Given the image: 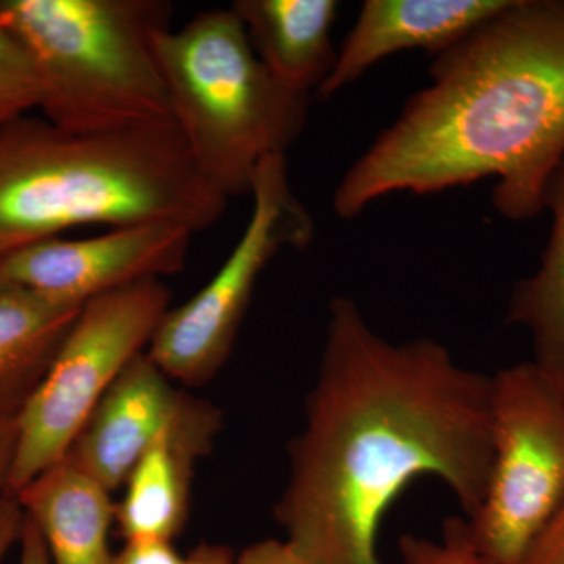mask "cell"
Listing matches in <instances>:
<instances>
[{
  "label": "cell",
  "mask_w": 564,
  "mask_h": 564,
  "mask_svg": "<svg viewBox=\"0 0 564 564\" xmlns=\"http://www.w3.org/2000/svg\"><path fill=\"white\" fill-rule=\"evenodd\" d=\"M491 459V375L433 339L389 343L334 299L274 510L288 540L315 564H381V522L411 481L440 478L469 518Z\"/></svg>",
  "instance_id": "1"
},
{
  "label": "cell",
  "mask_w": 564,
  "mask_h": 564,
  "mask_svg": "<svg viewBox=\"0 0 564 564\" xmlns=\"http://www.w3.org/2000/svg\"><path fill=\"white\" fill-rule=\"evenodd\" d=\"M429 74L344 174L334 212L352 220L392 193L432 195L491 176L496 210L533 220L564 161V0H511L433 55Z\"/></svg>",
  "instance_id": "2"
},
{
  "label": "cell",
  "mask_w": 564,
  "mask_h": 564,
  "mask_svg": "<svg viewBox=\"0 0 564 564\" xmlns=\"http://www.w3.org/2000/svg\"><path fill=\"white\" fill-rule=\"evenodd\" d=\"M228 203L176 124L74 132L24 115L0 126V261L80 226L172 223L198 234Z\"/></svg>",
  "instance_id": "3"
},
{
  "label": "cell",
  "mask_w": 564,
  "mask_h": 564,
  "mask_svg": "<svg viewBox=\"0 0 564 564\" xmlns=\"http://www.w3.org/2000/svg\"><path fill=\"white\" fill-rule=\"evenodd\" d=\"M163 0H0V25L40 74L43 118L74 132L174 124L155 57Z\"/></svg>",
  "instance_id": "4"
},
{
  "label": "cell",
  "mask_w": 564,
  "mask_h": 564,
  "mask_svg": "<svg viewBox=\"0 0 564 564\" xmlns=\"http://www.w3.org/2000/svg\"><path fill=\"white\" fill-rule=\"evenodd\" d=\"M154 47L196 169L228 199L251 195L262 162L288 154L302 135L310 95L263 66L231 7L163 29Z\"/></svg>",
  "instance_id": "5"
},
{
  "label": "cell",
  "mask_w": 564,
  "mask_h": 564,
  "mask_svg": "<svg viewBox=\"0 0 564 564\" xmlns=\"http://www.w3.org/2000/svg\"><path fill=\"white\" fill-rule=\"evenodd\" d=\"M170 300L162 280H148L82 306L46 377L18 414L10 496L65 458L111 384L150 347Z\"/></svg>",
  "instance_id": "6"
},
{
  "label": "cell",
  "mask_w": 564,
  "mask_h": 564,
  "mask_svg": "<svg viewBox=\"0 0 564 564\" xmlns=\"http://www.w3.org/2000/svg\"><path fill=\"white\" fill-rule=\"evenodd\" d=\"M492 459L480 507L466 521L496 564H522L564 500V404L536 362L491 375Z\"/></svg>",
  "instance_id": "7"
},
{
  "label": "cell",
  "mask_w": 564,
  "mask_h": 564,
  "mask_svg": "<svg viewBox=\"0 0 564 564\" xmlns=\"http://www.w3.org/2000/svg\"><path fill=\"white\" fill-rule=\"evenodd\" d=\"M252 212L239 242L214 278L180 307H170L148 356L173 381L202 386L228 361L259 278L282 250H303L314 220L296 198L288 154L265 159L251 188Z\"/></svg>",
  "instance_id": "8"
},
{
  "label": "cell",
  "mask_w": 564,
  "mask_h": 564,
  "mask_svg": "<svg viewBox=\"0 0 564 564\" xmlns=\"http://www.w3.org/2000/svg\"><path fill=\"white\" fill-rule=\"evenodd\" d=\"M195 234L172 223L115 228L88 239L29 245L0 261V281L52 302L84 306L137 282L181 272Z\"/></svg>",
  "instance_id": "9"
},
{
  "label": "cell",
  "mask_w": 564,
  "mask_h": 564,
  "mask_svg": "<svg viewBox=\"0 0 564 564\" xmlns=\"http://www.w3.org/2000/svg\"><path fill=\"white\" fill-rule=\"evenodd\" d=\"M172 381L141 352L102 397L66 458L107 491H117L176 414L184 392Z\"/></svg>",
  "instance_id": "10"
},
{
  "label": "cell",
  "mask_w": 564,
  "mask_h": 564,
  "mask_svg": "<svg viewBox=\"0 0 564 564\" xmlns=\"http://www.w3.org/2000/svg\"><path fill=\"white\" fill-rule=\"evenodd\" d=\"M511 0H366L317 95L329 99L397 52L430 55L454 46Z\"/></svg>",
  "instance_id": "11"
},
{
  "label": "cell",
  "mask_w": 564,
  "mask_h": 564,
  "mask_svg": "<svg viewBox=\"0 0 564 564\" xmlns=\"http://www.w3.org/2000/svg\"><path fill=\"white\" fill-rule=\"evenodd\" d=\"M220 413L184 393L180 408L133 467L117 522L126 541H173L188 514L193 469L210 451Z\"/></svg>",
  "instance_id": "12"
},
{
  "label": "cell",
  "mask_w": 564,
  "mask_h": 564,
  "mask_svg": "<svg viewBox=\"0 0 564 564\" xmlns=\"http://www.w3.org/2000/svg\"><path fill=\"white\" fill-rule=\"evenodd\" d=\"M110 496L65 456L13 497L39 527L52 564H113Z\"/></svg>",
  "instance_id": "13"
},
{
  "label": "cell",
  "mask_w": 564,
  "mask_h": 564,
  "mask_svg": "<svg viewBox=\"0 0 564 564\" xmlns=\"http://www.w3.org/2000/svg\"><path fill=\"white\" fill-rule=\"evenodd\" d=\"M259 61L285 87L317 91L336 65V0H237L231 6Z\"/></svg>",
  "instance_id": "14"
},
{
  "label": "cell",
  "mask_w": 564,
  "mask_h": 564,
  "mask_svg": "<svg viewBox=\"0 0 564 564\" xmlns=\"http://www.w3.org/2000/svg\"><path fill=\"white\" fill-rule=\"evenodd\" d=\"M80 310L0 281V419L20 414Z\"/></svg>",
  "instance_id": "15"
},
{
  "label": "cell",
  "mask_w": 564,
  "mask_h": 564,
  "mask_svg": "<svg viewBox=\"0 0 564 564\" xmlns=\"http://www.w3.org/2000/svg\"><path fill=\"white\" fill-rule=\"evenodd\" d=\"M552 229L540 267L516 284L507 322L532 334L534 362L543 369L564 366V161L547 182L544 210Z\"/></svg>",
  "instance_id": "16"
},
{
  "label": "cell",
  "mask_w": 564,
  "mask_h": 564,
  "mask_svg": "<svg viewBox=\"0 0 564 564\" xmlns=\"http://www.w3.org/2000/svg\"><path fill=\"white\" fill-rule=\"evenodd\" d=\"M41 95L40 74L31 55L0 25V126L39 109Z\"/></svg>",
  "instance_id": "17"
},
{
  "label": "cell",
  "mask_w": 564,
  "mask_h": 564,
  "mask_svg": "<svg viewBox=\"0 0 564 564\" xmlns=\"http://www.w3.org/2000/svg\"><path fill=\"white\" fill-rule=\"evenodd\" d=\"M399 551L403 564H496L475 547L459 518L445 522L441 540L403 534Z\"/></svg>",
  "instance_id": "18"
},
{
  "label": "cell",
  "mask_w": 564,
  "mask_h": 564,
  "mask_svg": "<svg viewBox=\"0 0 564 564\" xmlns=\"http://www.w3.org/2000/svg\"><path fill=\"white\" fill-rule=\"evenodd\" d=\"M522 564H564V500L538 534Z\"/></svg>",
  "instance_id": "19"
},
{
  "label": "cell",
  "mask_w": 564,
  "mask_h": 564,
  "mask_svg": "<svg viewBox=\"0 0 564 564\" xmlns=\"http://www.w3.org/2000/svg\"><path fill=\"white\" fill-rule=\"evenodd\" d=\"M232 564H315L292 541L263 540L248 545Z\"/></svg>",
  "instance_id": "20"
},
{
  "label": "cell",
  "mask_w": 564,
  "mask_h": 564,
  "mask_svg": "<svg viewBox=\"0 0 564 564\" xmlns=\"http://www.w3.org/2000/svg\"><path fill=\"white\" fill-rule=\"evenodd\" d=\"M113 564H185L172 541H126L124 547L113 556Z\"/></svg>",
  "instance_id": "21"
},
{
  "label": "cell",
  "mask_w": 564,
  "mask_h": 564,
  "mask_svg": "<svg viewBox=\"0 0 564 564\" xmlns=\"http://www.w3.org/2000/svg\"><path fill=\"white\" fill-rule=\"evenodd\" d=\"M24 524V511L13 496H3L0 499V563L6 558L7 552L18 544Z\"/></svg>",
  "instance_id": "22"
},
{
  "label": "cell",
  "mask_w": 564,
  "mask_h": 564,
  "mask_svg": "<svg viewBox=\"0 0 564 564\" xmlns=\"http://www.w3.org/2000/svg\"><path fill=\"white\" fill-rule=\"evenodd\" d=\"M18 443V415L0 419V499L9 494Z\"/></svg>",
  "instance_id": "23"
},
{
  "label": "cell",
  "mask_w": 564,
  "mask_h": 564,
  "mask_svg": "<svg viewBox=\"0 0 564 564\" xmlns=\"http://www.w3.org/2000/svg\"><path fill=\"white\" fill-rule=\"evenodd\" d=\"M20 556L18 564H52L50 554H47L46 544L41 536L39 527L33 524L31 519L24 514V524H22L20 541Z\"/></svg>",
  "instance_id": "24"
},
{
  "label": "cell",
  "mask_w": 564,
  "mask_h": 564,
  "mask_svg": "<svg viewBox=\"0 0 564 564\" xmlns=\"http://www.w3.org/2000/svg\"><path fill=\"white\" fill-rule=\"evenodd\" d=\"M232 552L225 545L203 544L185 558V564H232Z\"/></svg>",
  "instance_id": "25"
},
{
  "label": "cell",
  "mask_w": 564,
  "mask_h": 564,
  "mask_svg": "<svg viewBox=\"0 0 564 564\" xmlns=\"http://www.w3.org/2000/svg\"><path fill=\"white\" fill-rule=\"evenodd\" d=\"M541 370H543L549 383L554 388L556 395H558V399L564 404V366L555 367V369H543L541 367Z\"/></svg>",
  "instance_id": "26"
}]
</instances>
